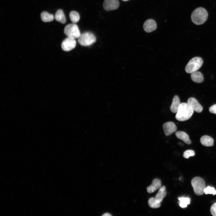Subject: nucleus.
<instances>
[{
	"instance_id": "nucleus-1",
	"label": "nucleus",
	"mask_w": 216,
	"mask_h": 216,
	"mask_svg": "<svg viewBox=\"0 0 216 216\" xmlns=\"http://www.w3.org/2000/svg\"><path fill=\"white\" fill-rule=\"evenodd\" d=\"M194 110L188 104L181 103L176 116V119L180 121H184L189 119L194 113Z\"/></svg>"
},
{
	"instance_id": "nucleus-2",
	"label": "nucleus",
	"mask_w": 216,
	"mask_h": 216,
	"mask_svg": "<svg viewBox=\"0 0 216 216\" xmlns=\"http://www.w3.org/2000/svg\"><path fill=\"white\" fill-rule=\"evenodd\" d=\"M208 16V13L206 10L203 8L200 7L193 11L191 15V19L195 24L200 25L206 21Z\"/></svg>"
},
{
	"instance_id": "nucleus-3",
	"label": "nucleus",
	"mask_w": 216,
	"mask_h": 216,
	"mask_svg": "<svg viewBox=\"0 0 216 216\" xmlns=\"http://www.w3.org/2000/svg\"><path fill=\"white\" fill-rule=\"evenodd\" d=\"M191 184L195 194L200 196L204 194L206 184L202 178L199 177L194 178L191 181Z\"/></svg>"
},
{
	"instance_id": "nucleus-4",
	"label": "nucleus",
	"mask_w": 216,
	"mask_h": 216,
	"mask_svg": "<svg viewBox=\"0 0 216 216\" xmlns=\"http://www.w3.org/2000/svg\"><path fill=\"white\" fill-rule=\"evenodd\" d=\"M203 63L202 59L199 57H194L189 61L185 68V70L190 74L197 71L202 66Z\"/></svg>"
},
{
	"instance_id": "nucleus-5",
	"label": "nucleus",
	"mask_w": 216,
	"mask_h": 216,
	"mask_svg": "<svg viewBox=\"0 0 216 216\" xmlns=\"http://www.w3.org/2000/svg\"><path fill=\"white\" fill-rule=\"evenodd\" d=\"M78 38L79 44L82 46H85L90 45L96 40V38L94 34L89 32L81 34Z\"/></svg>"
},
{
	"instance_id": "nucleus-6",
	"label": "nucleus",
	"mask_w": 216,
	"mask_h": 216,
	"mask_svg": "<svg viewBox=\"0 0 216 216\" xmlns=\"http://www.w3.org/2000/svg\"><path fill=\"white\" fill-rule=\"evenodd\" d=\"M64 33L68 37L76 39L81 34L78 26L75 23L69 24L65 27Z\"/></svg>"
},
{
	"instance_id": "nucleus-7",
	"label": "nucleus",
	"mask_w": 216,
	"mask_h": 216,
	"mask_svg": "<svg viewBox=\"0 0 216 216\" xmlns=\"http://www.w3.org/2000/svg\"><path fill=\"white\" fill-rule=\"evenodd\" d=\"M76 45L75 39L68 37L62 41L61 47L64 51H69L74 48Z\"/></svg>"
},
{
	"instance_id": "nucleus-8",
	"label": "nucleus",
	"mask_w": 216,
	"mask_h": 216,
	"mask_svg": "<svg viewBox=\"0 0 216 216\" xmlns=\"http://www.w3.org/2000/svg\"><path fill=\"white\" fill-rule=\"evenodd\" d=\"M104 9L106 11H111L117 9L119 6L118 0H104L103 3Z\"/></svg>"
},
{
	"instance_id": "nucleus-9",
	"label": "nucleus",
	"mask_w": 216,
	"mask_h": 216,
	"mask_svg": "<svg viewBox=\"0 0 216 216\" xmlns=\"http://www.w3.org/2000/svg\"><path fill=\"white\" fill-rule=\"evenodd\" d=\"M163 128L164 134L166 136L171 135L175 132L177 130V127L172 122H167L164 123Z\"/></svg>"
},
{
	"instance_id": "nucleus-10",
	"label": "nucleus",
	"mask_w": 216,
	"mask_h": 216,
	"mask_svg": "<svg viewBox=\"0 0 216 216\" xmlns=\"http://www.w3.org/2000/svg\"><path fill=\"white\" fill-rule=\"evenodd\" d=\"M187 103L193 110L196 112L200 113L202 111V106L195 98L193 97L189 98L188 100Z\"/></svg>"
},
{
	"instance_id": "nucleus-11",
	"label": "nucleus",
	"mask_w": 216,
	"mask_h": 216,
	"mask_svg": "<svg viewBox=\"0 0 216 216\" xmlns=\"http://www.w3.org/2000/svg\"><path fill=\"white\" fill-rule=\"evenodd\" d=\"M143 28L145 31L146 32L150 33L156 29L157 28L156 23L153 20L148 19L144 23Z\"/></svg>"
},
{
	"instance_id": "nucleus-12",
	"label": "nucleus",
	"mask_w": 216,
	"mask_h": 216,
	"mask_svg": "<svg viewBox=\"0 0 216 216\" xmlns=\"http://www.w3.org/2000/svg\"><path fill=\"white\" fill-rule=\"evenodd\" d=\"M161 187V181L159 179L155 178L152 181V184L147 188V192L152 193Z\"/></svg>"
},
{
	"instance_id": "nucleus-13",
	"label": "nucleus",
	"mask_w": 216,
	"mask_h": 216,
	"mask_svg": "<svg viewBox=\"0 0 216 216\" xmlns=\"http://www.w3.org/2000/svg\"><path fill=\"white\" fill-rule=\"evenodd\" d=\"M181 104L179 97L177 95L174 96L170 107L171 111L173 113H176Z\"/></svg>"
},
{
	"instance_id": "nucleus-14",
	"label": "nucleus",
	"mask_w": 216,
	"mask_h": 216,
	"mask_svg": "<svg viewBox=\"0 0 216 216\" xmlns=\"http://www.w3.org/2000/svg\"><path fill=\"white\" fill-rule=\"evenodd\" d=\"M191 78L194 82L200 83L202 82L204 80V78L202 74L200 72L196 71L191 73Z\"/></svg>"
},
{
	"instance_id": "nucleus-15",
	"label": "nucleus",
	"mask_w": 216,
	"mask_h": 216,
	"mask_svg": "<svg viewBox=\"0 0 216 216\" xmlns=\"http://www.w3.org/2000/svg\"><path fill=\"white\" fill-rule=\"evenodd\" d=\"M177 137L183 141L186 144H190L191 141L189 138V136L185 132L182 131H178L175 133Z\"/></svg>"
},
{
	"instance_id": "nucleus-16",
	"label": "nucleus",
	"mask_w": 216,
	"mask_h": 216,
	"mask_svg": "<svg viewBox=\"0 0 216 216\" xmlns=\"http://www.w3.org/2000/svg\"><path fill=\"white\" fill-rule=\"evenodd\" d=\"M200 142L203 146H212L214 145V140L211 137L207 135L202 136Z\"/></svg>"
},
{
	"instance_id": "nucleus-17",
	"label": "nucleus",
	"mask_w": 216,
	"mask_h": 216,
	"mask_svg": "<svg viewBox=\"0 0 216 216\" xmlns=\"http://www.w3.org/2000/svg\"><path fill=\"white\" fill-rule=\"evenodd\" d=\"M56 21L62 24L66 22V19L64 13L62 9H59L56 11L54 17Z\"/></svg>"
},
{
	"instance_id": "nucleus-18",
	"label": "nucleus",
	"mask_w": 216,
	"mask_h": 216,
	"mask_svg": "<svg viewBox=\"0 0 216 216\" xmlns=\"http://www.w3.org/2000/svg\"><path fill=\"white\" fill-rule=\"evenodd\" d=\"M166 187L164 186H162L159 188L155 198L157 200L161 202L166 196Z\"/></svg>"
},
{
	"instance_id": "nucleus-19",
	"label": "nucleus",
	"mask_w": 216,
	"mask_h": 216,
	"mask_svg": "<svg viewBox=\"0 0 216 216\" xmlns=\"http://www.w3.org/2000/svg\"><path fill=\"white\" fill-rule=\"evenodd\" d=\"M41 18L43 21L45 22H51L53 20V15L46 11H43L41 14Z\"/></svg>"
},
{
	"instance_id": "nucleus-20",
	"label": "nucleus",
	"mask_w": 216,
	"mask_h": 216,
	"mask_svg": "<svg viewBox=\"0 0 216 216\" xmlns=\"http://www.w3.org/2000/svg\"><path fill=\"white\" fill-rule=\"evenodd\" d=\"M69 17L72 22L74 23L77 22L80 19L79 14L75 11H72L69 13Z\"/></svg>"
},
{
	"instance_id": "nucleus-21",
	"label": "nucleus",
	"mask_w": 216,
	"mask_h": 216,
	"mask_svg": "<svg viewBox=\"0 0 216 216\" xmlns=\"http://www.w3.org/2000/svg\"><path fill=\"white\" fill-rule=\"evenodd\" d=\"M161 202L157 200L155 197H151L148 200V203L149 206L152 208H158L160 206Z\"/></svg>"
},
{
	"instance_id": "nucleus-22",
	"label": "nucleus",
	"mask_w": 216,
	"mask_h": 216,
	"mask_svg": "<svg viewBox=\"0 0 216 216\" xmlns=\"http://www.w3.org/2000/svg\"><path fill=\"white\" fill-rule=\"evenodd\" d=\"M178 199L179 201V205L182 208L186 207L190 203V199L188 197H179Z\"/></svg>"
},
{
	"instance_id": "nucleus-23",
	"label": "nucleus",
	"mask_w": 216,
	"mask_h": 216,
	"mask_svg": "<svg viewBox=\"0 0 216 216\" xmlns=\"http://www.w3.org/2000/svg\"><path fill=\"white\" fill-rule=\"evenodd\" d=\"M204 193L205 194H212L213 195L216 194V190L213 187L208 186L206 187L204 190Z\"/></svg>"
},
{
	"instance_id": "nucleus-24",
	"label": "nucleus",
	"mask_w": 216,
	"mask_h": 216,
	"mask_svg": "<svg viewBox=\"0 0 216 216\" xmlns=\"http://www.w3.org/2000/svg\"><path fill=\"white\" fill-rule=\"evenodd\" d=\"M195 155L194 152L192 150H188L185 151L183 154V157L186 158H188L189 157L193 156Z\"/></svg>"
},
{
	"instance_id": "nucleus-25",
	"label": "nucleus",
	"mask_w": 216,
	"mask_h": 216,
	"mask_svg": "<svg viewBox=\"0 0 216 216\" xmlns=\"http://www.w3.org/2000/svg\"><path fill=\"white\" fill-rule=\"evenodd\" d=\"M211 214L214 216H216V202L214 203L210 208Z\"/></svg>"
},
{
	"instance_id": "nucleus-26",
	"label": "nucleus",
	"mask_w": 216,
	"mask_h": 216,
	"mask_svg": "<svg viewBox=\"0 0 216 216\" xmlns=\"http://www.w3.org/2000/svg\"><path fill=\"white\" fill-rule=\"evenodd\" d=\"M209 112L212 113L216 114V104H215L209 108Z\"/></svg>"
},
{
	"instance_id": "nucleus-27",
	"label": "nucleus",
	"mask_w": 216,
	"mask_h": 216,
	"mask_svg": "<svg viewBox=\"0 0 216 216\" xmlns=\"http://www.w3.org/2000/svg\"><path fill=\"white\" fill-rule=\"evenodd\" d=\"M102 215L104 216H111V215L109 213H106L103 214Z\"/></svg>"
},
{
	"instance_id": "nucleus-28",
	"label": "nucleus",
	"mask_w": 216,
	"mask_h": 216,
	"mask_svg": "<svg viewBox=\"0 0 216 216\" xmlns=\"http://www.w3.org/2000/svg\"><path fill=\"white\" fill-rule=\"evenodd\" d=\"M122 0L123 1H128L129 0Z\"/></svg>"
}]
</instances>
